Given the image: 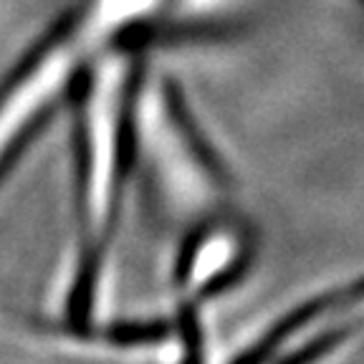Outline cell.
Wrapping results in <instances>:
<instances>
[{
  "label": "cell",
  "mask_w": 364,
  "mask_h": 364,
  "mask_svg": "<svg viewBox=\"0 0 364 364\" xmlns=\"http://www.w3.org/2000/svg\"><path fill=\"white\" fill-rule=\"evenodd\" d=\"M167 6L170 0H86L0 94V170L51 109L86 56L107 48L112 38L134 26L165 18Z\"/></svg>",
  "instance_id": "obj_1"
},
{
  "label": "cell",
  "mask_w": 364,
  "mask_h": 364,
  "mask_svg": "<svg viewBox=\"0 0 364 364\" xmlns=\"http://www.w3.org/2000/svg\"><path fill=\"white\" fill-rule=\"evenodd\" d=\"M132 122L136 152L167 213L198 223L223 213L225 172L175 91L162 84L139 89Z\"/></svg>",
  "instance_id": "obj_2"
},
{
  "label": "cell",
  "mask_w": 364,
  "mask_h": 364,
  "mask_svg": "<svg viewBox=\"0 0 364 364\" xmlns=\"http://www.w3.org/2000/svg\"><path fill=\"white\" fill-rule=\"evenodd\" d=\"M129 91V63L112 56L91 81L81 117V203L84 225L94 243L107 240L124 182L127 149L134 136V104Z\"/></svg>",
  "instance_id": "obj_3"
},
{
  "label": "cell",
  "mask_w": 364,
  "mask_h": 364,
  "mask_svg": "<svg viewBox=\"0 0 364 364\" xmlns=\"http://www.w3.org/2000/svg\"><path fill=\"white\" fill-rule=\"evenodd\" d=\"M364 334V273L291 306L266 329L256 331L230 359L245 362H301L321 359Z\"/></svg>",
  "instance_id": "obj_4"
},
{
  "label": "cell",
  "mask_w": 364,
  "mask_h": 364,
  "mask_svg": "<svg viewBox=\"0 0 364 364\" xmlns=\"http://www.w3.org/2000/svg\"><path fill=\"white\" fill-rule=\"evenodd\" d=\"M359 3H362V6H364V0H359Z\"/></svg>",
  "instance_id": "obj_5"
}]
</instances>
